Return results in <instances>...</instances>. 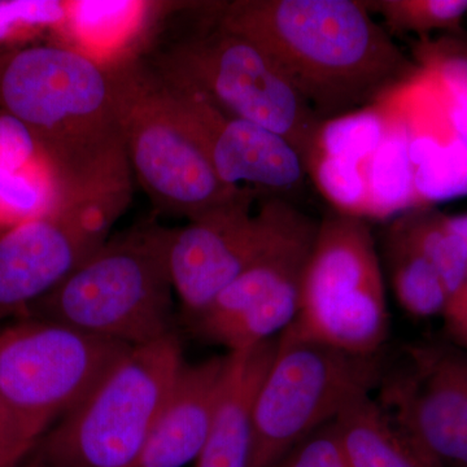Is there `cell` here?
I'll return each mask as SVG.
<instances>
[{
    "label": "cell",
    "instance_id": "cell-21",
    "mask_svg": "<svg viewBox=\"0 0 467 467\" xmlns=\"http://www.w3.org/2000/svg\"><path fill=\"white\" fill-rule=\"evenodd\" d=\"M387 267L396 299L418 318L442 316L450 292L434 265L392 225L384 241Z\"/></svg>",
    "mask_w": 467,
    "mask_h": 467
},
{
    "label": "cell",
    "instance_id": "cell-23",
    "mask_svg": "<svg viewBox=\"0 0 467 467\" xmlns=\"http://www.w3.org/2000/svg\"><path fill=\"white\" fill-rule=\"evenodd\" d=\"M392 116L378 103L327 119L319 126L310 155L318 152L365 164L383 142Z\"/></svg>",
    "mask_w": 467,
    "mask_h": 467
},
{
    "label": "cell",
    "instance_id": "cell-2",
    "mask_svg": "<svg viewBox=\"0 0 467 467\" xmlns=\"http://www.w3.org/2000/svg\"><path fill=\"white\" fill-rule=\"evenodd\" d=\"M0 110L26 126L63 193L131 186L106 64L58 43L0 47Z\"/></svg>",
    "mask_w": 467,
    "mask_h": 467
},
{
    "label": "cell",
    "instance_id": "cell-7",
    "mask_svg": "<svg viewBox=\"0 0 467 467\" xmlns=\"http://www.w3.org/2000/svg\"><path fill=\"white\" fill-rule=\"evenodd\" d=\"M156 70L221 112L281 135L308 161L322 121L275 61L250 39L214 27L178 43Z\"/></svg>",
    "mask_w": 467,
    "mask_h": 467
},
{
    "label": "cell",
    "instance_id": "cell-16",
    "mask_svg": "<svg viewBox=\"0 0 467 467\" xmlns=\"http://www.w3.org/2000/svg\"><path fill=\"white\" fill-rule=\"evenodd\" d=\"M278 337L227 353L211 429L195 467H251L257 393L275 358Z\"/></svg>",
    "mask_w": 467,
    "mask_h": 467
},
{
    "label": "cell",
    "instance_id": "cell-5",
    "mask_svg": "<svg viewBox=\"0 0 467 467\" xmlns=\"http://www.w3.org/2000/svg\"><path fill=\"white\" fill-rule=\"evenodd\" d=\"M184 364L173 333L130 347L46 432L26 467H135Z\"/></svg>",
    "mask_w": 467,
    "mask_h": 467
},
{
    "label": "cell",
    "instance_id": "cell-24",
    "mask_svg": "<svg viewBox=\"0 0 467 467\" xmlns=\"http://www.w3.org/2000/svg\"><path fill=\"white\" fill-rule=\"evenodd\" d=\"M368 5L382 15L391 36L457 32L467 16V0H379Z\"/></svg>",
    "mask_w": 467,
    "mask_h": 467
},
{
    "label": "cell",
    "instance_id": "cell-4",
    "mask_svg": "<svg viewBox=\"0 0 467 467\" xmlns=\"http://www.w3.org/2000/svg\"><path fill=\"white\" fill-rule=\"evenodd\" d=\"M171 230L143 225L109 238L30 308L36 318L129 347L171 334Z\"/></svg>",
    "mask_w": 467,
    "mask_h": 467
},
{
    "label": "cell",
    "instance_id": "cell-13",
    "mask_svg": "<svg viewBox=\"0 0 467 467\" xmlns=\"http://www.w3.org/2000/svg\"><path fill=\"white\" fill-rule=\"evenodd\" d=\"M254 192L244 199L171 230V284L190 318L196 317L234 279L254 263L284 229L290 202L270 198L256 213Z\"/></svg>",
    "mask_w": 467,
    "mask_h": 467
},
{
    "label": "cell",
    "instance_id": "cell-25",
    "mask_svg": "<svg viewBox=\"0 0 467 467\" xmlns=\"http://www.w3.org/2000/svg\"><path fill=\"white\" fill-rule=\"evenodd\" d=\"M319 192L339 213L367 220L368 186L365 164L313 152L306 161Z\"/></svg>",
    "mask_w": 467,
    "mask_h": 467
},
{
    "label": "cell",
    "instance_id": "cell-20",
    "mask_svg": "<svg viewBox=\"0 0 467 467\" xmlns=\"http://www.w3.org/2000/svg\"><path fill=\"white\" fill-rule=\"evenodd\" d=\"M61 195V184L45 155L0 153V233L47 213Z\"/></svg>",
    "mask_w": 467,
    "mask_h": 467
},
{
    "label": "cell",
    "instance_id": "cell-27",
    "mask_svg": "<svg viewBox=\"0 0 467 467\" xmlns=\"http://www.w3.org/2000/svg\"><path fill=\"white\" fill-rule=\"evenodd\" d=\"M69 2L63 0H0V47H23L36 36L64 26Z\"/></svg>",
    "mask_w": 467,
    "mask_h": 467
},
{
    "label": "cell",
    "instance_id": "cell-31",
    "mask_svg": "<svg viewBox=\"0 0 467 467\" xmlns=\"http://www.w3.org/2000/svg\"><path fill=\"white\" fill-rule=\"evenodd\" d=\"M442 318L450 342L467 350V287L451 295Z\"/></svg>",
    "mask_w": 467,
    "mask_h": 467
},
{
    "label": "cell",
    "instance_id": "cell-3",
    "mask_svg": "<svg viewBox=\"0 0 467 467\" xmlns=\"http://www.w3.org/2000/svg\"><path fill=\"white\" fill-rule=\"evenodd\" d=\"M109 66L131 174L156 211L195 221L256 190L226 184L180 94L133 55Z\"/></svg>",
    "mask_w": 467,
    "mask_h": 467
},
{
    "label": "cell",
    "instance_id": "cell-18",
    "mask_svg": "<svg viewBox=\"0 0 467 467\" xmlns=\"http://www.w3.org/2000/svg\"><path fill=\"white\" fill-rule=\"evenodd\" d=\"M150 3L133 0H79L69 2L64 26L55 33L73 50L101 64L126 57L125 46L134 38L149 16Z\"/></svg>",
    "mask_w": 467,
    "mask_h": 467
},
{
    "label": "cell",
    "instance_id": "cell-15",
    "mask_svg": "<svg viewBox=\"0 0 467 467\" xmlns=\"http://www.w3.org/2000/svg\"><path fill=\"white\" fill-rule=\"evenodd\" d=\"M226 356L184 364L135 467H184L204 447L225 374Z\"/></svg>",
    "mask_w": 467,
    "mask_h": 467
},
{
    "label": "cell",
    "instance_id": "cell-14",
    "mask_svg": "<svg viewBox=\"0 0 467 467\" xmlns=\"http://www.w3.org/2000/svg\"><path fill=\"white\" fill-rule=\"evenodd\" d=\"M173 88L223 182L235 187L247 183L270 198L282 199L284 193L300 189L308 171L306 161L284 137L227 116L199 95Z\"/></svg>",
    "mask_w": 467,
    "mask_h": 467
},
{
    "label": "cell",
    "instance_id": "cell-19",
    "mask_svg": "<svg viewBox=\"0 0 467 467\" xmlns=\"http://www.w3.org/2000/svg\"><path fill=\"white\" fill-rule=\"evenodd\" d=\"M410 129L404 112H393L383 142L365 162L368 186L367 218L387 220L423 209L414 186L409 156Z\"/></svg>",
    "mask_w": 467,
    "mask_h": 467
},
{
    "label": "cell",
    "instance_id": "cell-10",
    "mask_svg": "<svg viewBox=\"0 0 467 467\" xmlns=\"http://www.w3.org/2000/svg\"><path fill=\"white\" fill-rule=\"evenodd\" d=\"M131 192H64L47 213L0 234V317L26 312L99 250Z\"/></svg>",
    "mask_w": 467,
    "mask_h": 467
},
{
    "label": "cell",
    "instance_id": "cell-1",
    "mask_svg": "<svg viewBox=\"0 0 467 467\" xmlns=\"http://www.w3.org/2000/svg\"><path fill=\"white\" fill-rule=\"evenodd\" d=\"M214 24L272 58L322 122L367 109L422 72L356 0L218 3Z\"/></svg>",
    "mask_w": 467,
    "mask_h": 467
},
{
    "label": "cell",
    "instance_id": "cell-11",
    "mask_svg": "<svg viewBox=\"0 0 467 467\" xmlns=\"http://www.w3.org/2000/svg\"><path fill=\"white\" fill-rule=\"evenodd\" d=\"M317 229L295 208L272 244L192 319L198 334L232 353L284 333L299 312Z\"/></svg>",
    "mask_w": 467,
    "mask_h": 467
},
{
    "label": "cell",
    "instance_id": "cell-32",
    "mask_svg": "<svg viewBox=\"0 0 467 467\" xmlns=\"http://www.w3.org/2000/svg\"><path fill=\"white\" fill-rule=\"evenodd\" d=\"M447 223L454 233L459 234L461 238H462L467 244V214H460V216L451 217L447 216Z\"/></svg>",
    "mask_w": 467,
    "mask_h": 467
},
{
    "label": "cell",
    "instance_id": "cell-22",
    "mask_svg": "<svg viewBox=\"0 0 467 467\" xmlns=\"http://www.w3.org/2000/svg\"><path fill=\"white\" fill-rule=\"evenodd\" d=\"M392 226L434 265L451 296L467 287V244L448 226L447 216L417 209L396 217Z\"/></svg>",
    "mask_w": 467,
    "mask_h": 467
},
{
    "label": "cell",
    "instance_id": "cell-6",
    "mask_svg": "<svg viewBox=\"0 0 467 467\" xmlns=\"http://www.w3.org/2000/svg\"><path fill=\"white\" fill-rule=\"evenodd\" d=\"M389 333L382 265L364 218L337 213L318 225L299 312L284 331L362 356L382 353Z\"/></svg>",
    "mask_w": 467,
    "mask_h": 467
},
{
    "label": "cell",
    "instance_id": "cell-17",
    "mask_svg": "<svg viewBox=\"0 0 467 467\" xmlns=\"http://www.w3.org/2000/svg\"><path fill=\"white\" fill-rule=\"evenodd\" d=\"M335 425L349 467H441L370 392L350 399Z\"/></svg>",
    "mask_w": 467,
    "mask_h": 467
},
{
    "label": "cell",
    "instance_id": "cell-8",
    "mask_svg": "<svg viewBox=\"0 0 467 467\" xmlns=\"http://www.w3.org/2000/svg\"><path fill=\"white\" fill-rule=\"evenodd\" d=\"M383 353L355 355L282 333L257 393L251 467H275L319 427L331 422L356 395L377 391Z\"/></svg>",
    "mask_w": 467,
    "mask_h": 467
},
{
    "label": "cell",
    "instance_id": "cell-9",
    "mask_svg": "<svg viewBox=\"0 0 467 467\" xmlns=\"http://www.w3.org/2000/svg\"><path fill=\"white\" fill-rule=\"evenodd\" d=\"M129 348L50 319L17 322L0 331V393L43 438Z\"/></svg>",
    "mask_w": 467,
    "mask_h": 467
},
{
    "label": "cell",
    "instance_id": "cell-30",
    "mask_svg": "<svg viewBox=\"0 0 467 467\" xmlns=\"http://www.w3.org/2000/svg\"><path fill=\"white\" fill-rule=\"evenodd\" d=\"M439 84L448 101L454 131L467 142V57L453 58L442 67Z\"/></svg>",
    "mask_w": 467,
    "mask_h": 467
},
{
    "label": "cell",
    "instance_id": "cell-12",
    "mask_svg": "<svg viewBox=\"0 0 467 467\" xmlns=\"http://www.w3.org/2000/svg\"><path fill=\"white\" fill-rule=\"evenodd\" d=\"M377 400L441 467H467V350L420 343L386 361Z\"/></svg>",
    "mask_w": 467,
    "mask_h": 467
},
{
    "label": "cell",
    "instance_id": "cell-28",
    "mask_svg": "<svg viewBox=\"0 0 467 467\" xmlns=\"http://www.w3.org/2000/svg\"><path fill=\"white\" fill-rule=\"evenodd\" d=\"M275 467H349L335 420L295 445Z\"/></svg>",
    "mask_w": 467,
    "mask_h": 467
},
{
    "label": "cell",
    "instance_id": "cell-26",
    "mask_svg": "<svg viewBox=\"0 0 467 467\" xmlns=\"http://www.w3.org/2000/svg\"><path fill=\"white\" fill-rule=\"evenodd\" d=\"M414 186L423 208L467 196V142L457 137L414 168Z\"/></svg>",
    "mask_w": 467,
    "mask_h": 467
},
{
    "label": "cell",
    "instance_id": "cell-29",
    "mask_svg": "<svg viewBox=\"0 0 467 467\" xmlns=\"http://www.w3.org/2000/svg\"><path fill=\"white\" fill-rule=\"evenodd\" d=\"M41 439L0 393V467L26 465Z\"/></svg>",
    "mask_w": 467,
    "mask_h": 467
}]
</instances>
